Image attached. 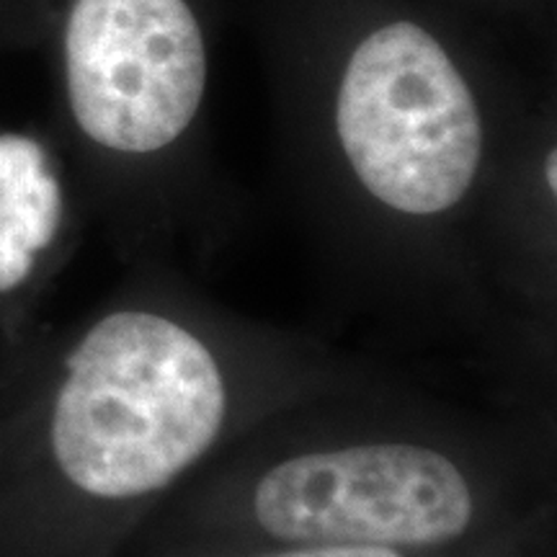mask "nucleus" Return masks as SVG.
I'll return each instance as SVG.
<instances>
[{
	"mask_svg": "<svg viewBox=\"0 0 557 557\" xmlns=\"http://www.w3.org/2000/svg\"><path fill=\"white\" fill-rule=\"evenodd\" d=\"M0 393V557H58L99 519L160 496L235 416L222 354L197 325L116 302L50 354L16 351Z\"/></svg>",
	"mask_w": 557,
	"mask_h": 557,
	"instance_id": "obj_1",
	"label": "nucleus"
},
{
	"mask_svg": "<svg viewBox=\"0 0 557 557\" xmlns=\"http://www.w3.org/2000/svg\"><path fill=\"white\" fill-rule=\"evenodd\" d=\"M253 527L282 545H359L400 553L455 545L485 508V478L426 438L325 442L263 465L248 480Z\"/></svg>",
	"mask_w": 557,
	"mask_h": 557,
	"instance_id": "obj_2",
	"label": "nucleus"
},
{
	"mask_svg": "<svg viewBox=\"0 0 557 557\" xmlns=\"http://www.w3.org/2000/svg\"><path fill=\"white\" fill-rule=\"evenodd\" d=\"M336 127L359 184L410 218L457 207L483 160L475 96L438 41L408 21L369 34L354 50Z\"/></svg>",
	"mask_w": 557,
	"mask_h": 557,
	"instance_id": "obj_3",
	"label": "nucleus"
},
{
	"mask_svg": "<svg viewBox=\"0 0 557 557\" xmlns=\"http://www.w3.org/2000/svg\"><path fill=\"white\" fill-rule=\"evenodd\" d=\"M62 70L81 137L114 156H148L197 116L207 54L184 0H73Z\"/></svg>",
	"mask_w": 557,
	"mask_h": 557,
	"instance_id": "obj_4",
	"label": "nucleus"
},
{
	"mask_svg": "<svg viewBox=\"0 0 557 557\" xmlns=\"http://www.w3.org/2000/svg\"><path fill=\"white\" fill-rule=\"evenodd\" d=\"M67 222V199L39 139L0 132V348H21V323L52 274Z\"/></svg>",
	"mask_w": 557,
	"mask_h": 557,
	"instance_id": "obj_5",
	"label": "nucleus"
},
{
	"mask_svg": "<svg viewBox=\"0 0 557 557\" xmlns=\"http://www.w3.org/2000/svg\"><path fill=\"white\" fill-rule=\"evenodd\" d=\"M261 557H408V553L389 547H359V545H287L278 553Z\"/></svg>",
	"mask_w": 557,
	"mask_h": 557,
	"instance_id": "obj_6",
	"label": "nucleus"
},
{
	"mask_svg": "<svg viewBox=\"0 0 557 557\" xmlns=\"http://www.w3.org/2000/svg\"><path fill=\"white\" fill-rule=\"evenodd\" d=\"M555 171H557V152H555V150H549V156H547V165H545V178H547V186H549V191H553V194H555V189H557Z\"/></svg>",
	"mask_w": 557,
	"mask_h": 557,
	"instance_id": "obj_7",
	"label": "nucleus"
}]
</instances>
